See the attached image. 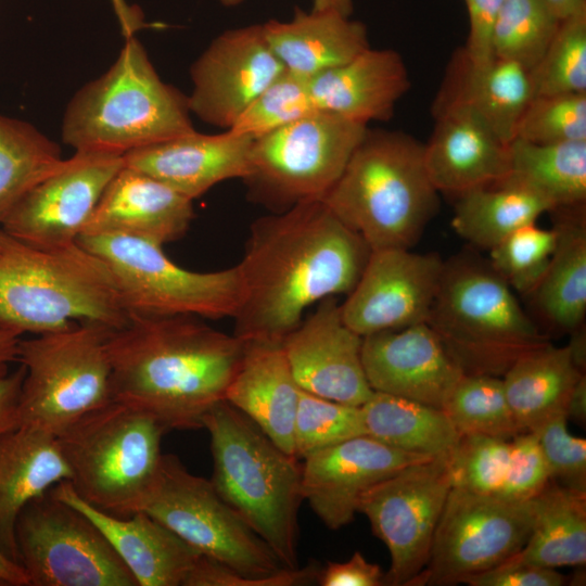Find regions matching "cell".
I'll use <instances>...</instances> for the list:
<instances>
[{
	"instance_id": "1",
	"label": "cell",
	"mask_w": 586,
	"mask_h": 586,
	"mask_svg": "<svg viewBox=\"0 0 586 586\" xmlns=\"http://www.w3.org/2000/svg\"><path fill=\"white\" fill-rule=\"evenodd\" d=\"M371 252L322 200L256 219L238 264L243 295L233 334L282 344L307 307L354 289Z\"/></svg>"
},
{
	"instance_id": "2",
	"label": "cell",
	"mask_w": 586,
	"mask_h": 586,
	"mask_svg": "<svg viewBox=\"0 0 586 586\" xmlns=\"http://www.w3.org/2000/svg\"><path fill=\"white\" fill-rule=\"evenodd\" d=\"M245 342L194 316L130 315L109 339L113 400L139 409L166 431L203 428L226 397Z\"/></svg>"
},
{
	"instance_id": "3",
	"label": "cell",
	"mask_w": 586,
	"mask_h": 586,
	"mask_svg": "<svg viewBox=\"0 0 586 586\" xmlns=\"http://www.w3.org/2000/svg\"><path fill=\"white\" fill-rule=\"evenodd\" d=\"M130 319L106 264L78 242L24 243L1 230L0 329L22 335L98 322L117 330Z\"/></svg>"
},
{
	"instance_id": "4",
	"label": "cell",
	"mask_w": 586,
	"mask_h": 586,
	"mask_svg": "<svg viewBox=\"0 0 586 586\" xmlns=\"http://www.w3.org/2000/svg\"><path fill=\"white\" fill-rule=\"evenodd\" d=\"M423 143L400 131L371 130L322 199L371 251L416 245L440 206Z\"/></svg>"
},
{
	"instance_id": "5",
	"label": "cell",
	"mask_w": 586,
	"mask_h": 586,
	"mask_svg": "<svg viewBox=\"0 0 586 586\" xmlns=\"http://www.w3.org/2000/svg\"><path fill=\"white\" fill-rule=\"evenodd\" d=\"M211 437V482L224 501L286 569H297L302 464L226 399L204 417Z\"/></svg>"
},
{
	"instance_id": "6",
	"label": "cell",
	"mask_w": 586,
	"mask_h": 586,
	"mask_svg": "<svg viewBox=\"0 0 586 586\" xmlns=\"http://www.w3.org/2000/svg\"><path fill=\"white\" fill-rule=\"evenodd\" d=\"M188 99L165 84L135 37L66 106L63 142L75 151L126 155L194 131Z\"/></svg>"
},
{
	"instance_id": "7",
	"label": "cell",
	"mask_w": 586,
	"mask_h": 586,
	"mask_svg": "<svg viewBox=\"0 0 586 586\" xmlns=\"http://www.w3.org/2000/svg\"><path fill=\"white\" fill-rule=\"evenodd\" d=\"M426 323L466 374L504 375L549 343L489 262L469 252L445 260Z\"/></svg>"
},
{
	"instance_id": "8",
	"label": "cell",
	"mask_w": 586,
	"mask_h": 586,
	"mask_svg": "<svg viewBox=\"0 0 586 586\" xmlns=\"http://www.w3.org/2000/svg\"><path fill=\"white\" fill-rule=\"evenodd\" d=\"M167 431L150 415L111 403L80 417L56 435L75 493L117 518L141 510L160 470Z\"/></svg>"
},
{
	"instance_id": "9",
	"label": "cell",
	"mask_w": 586,
	"mask_h": 586,
	"mask_svg": "<svg viewBox=\"0 0 586 586\" xmlns=\"http://www.w3.org/2000/svg\"><path fill=\"white\" fill-rule=\"evenodd\" d=\"M140 511L202 555L260 586L317 582L318 563L284 568L268 545L217 494L211 480L192 474L175 455L163 454L156 480Z\"/></svg>"
},
{
	"instance_id": "10",
	"label": "cell",
	"mask_w": 586,
	"mask_h": 586,
	"mask_svg": "<svg viewBox=\"0 0 586 586\" xmlns=\"http://www.w3.org/2000/svg\"><path fill=\"white\" fill-rule=\"evenodd\" d=\"M98 322L21 340L16 360L25 368L20 425L58 435L80 417L111 403L109 339Z\"/></svg>"
},
{
	"instance_id": "11",
	"label": "cell",
	"mask_w": 586,
	"mask_h": 586,
	"mask_svg": "<svg viewBox=\"0 0 586 586\" xmlns=\"http://www.w3.org/2000/svg\"><path fill=\"white\" fill-rule=\"evenodd\" d=\"M77 242L109 267L130 315L234 317L243 295L239 266L200 272L175 264L163 246L124 235H80Z\"/></svg>"
},
{
	"instance_id": "12",
	"label": "cell",
	"mask_w": 586,
	"mask_h": 586,
	"mask_svg": "<svg viewBox=\"0 0 586 586\" xmlns=\"http://www.w3.org/2000/svg\"><path fill=\"white\" fill-rule=\"evenodd\" d=\"M368 125L316 111L253 140L251 199L276 212L322 200L336 183Z\"/></svg>"
},
{
	"instance_id": "13",
	"label": "cell",
	"mask_w": 586,
	"mask_h": 586,
	"mask_svg": "<svg viewBox=\"0 0 586 586\" xmlns=\"http://www.w3.org/2000/svg\"><path fill=\"white\" fill-rule=\"evenodd\" d=\"M15 540L29 586H138L101 530L51 489L22 509Z\"/></svg>"
},
{
	"instance_id": "14",
	"label": "cell",
	"mask_w": 586,
	"mask_h": 586,
	"mask_svg": "<svg viewBox=\"0 0 586 586\" xmlns=\"http://www.w3.org/2000/svg\"><path fill=\"white\" fill-rule=\"evenodd\" d=\"M532 521L531 499L510 501L451 487L415 585H455L501 563L524 547Z\"/></svg>"
},
{
	"instance_id": "15",
	"label": "cell",
	"mask_w": 586,
	"mask_h": 586,
	"mask_svg": "<svg viewBox=\"0 0 586 586\" xmlns=\"http://www.w3.org/2000/svg\"><path fill=\"white\" fill-rule=\"evenodd\" d=\"M450 489L447 456H440L407 466L361 495L358 512L390 552L385 585H415Z\"/></svg>"
},
{
	"instance_id": "16",
	"label": "cell",
	"mask_w": 586,
	"mask_h": 586,
	"mask_svg": "<svg viewBox=\"0 0 586 586\" xmlns=\"http://www.w3.org/2000/svg\"><path fill=\"white\" fill-rule=\"evenodd\" d=\"M124 156L75 151L37 182L0 224L7 234L34 246L77 242Z\"/></svg>"
},
{
	"instance_id": "17",
	"label": "cell",
	"mask_w": 586,
	"mask_h": 586,
	"mask_svg": "<svg viewBox=\"0 0 586 586\" xmlns=\"http://www.w3.org/2000/svg\"><path fill=\"white\" fill-rule=\"evenodd\" d=\"M445 260L407 249L372 251L341 306L344 322L360 336L426 322Z\"/></svg>"
},
{
	"instance_id": "18",
	"label": "cell",
	"mask_w": 586,
	"mask_h": 586,
	"mask_svg": "<svg viewBox=\"0 0 586 586\" xmlns=\"http://www.w3.org/2000/svg\"><path fill=\"white\" fill-rule=\"evenodd\" d=\"M283 71L263 24L228 29L213 39L191 66L190 113L228 130Z\"/></svg>"
},
{
	"instance_id": "19",
	"label": "cell",
	"mask_w": 586,
	"mask_h": 586,
	"mask_svg": "<svg viewBox=\"0 0 586 586\" xmlns=\"http://www.w3.org/2000/svg\"><path fill=\"white\" fill-rule=\"evenodd\" d=\"M362 336L343 320L335 296L317 309L282 342L298 386L317 396L362 406L372 395L361 359Z\"/></svg>"
},
{
	"instance_id": "20",
	"label": "cell",
	"mask_w": 586,
	"mask_h": 586,
	"mask_svg": "<svg viewBox=\"0 0 586 586\" xmlns=\"http://www.w3.org/2000/svg\"><path fill=\"white\" fill-rule=\"evenodd\" d=\"M432 458L393 448L369 435L353 437L303 458V500L328 528L340 530L353 521L368 488Z\"/></svg>"
},
{
	"instance_id": "21",
	"label": "cell",
	"mask_w": 586,
	"mask_h": 586,
	"mask_svg": "<svg viewBox=\"0 0 586 586\" xmlns=\"http://www.w3.org/2000/svg\"><path fill=\"white\" fill-rule=\"evenodd\" d=\"M361 359L373 392L441 409L466 374L426 322L364 336Z\"/></svg>"
},
{
	"instance_id": "22",
	"label": "cell",
	"mask_w": 586,
	"mask_h": 586,
	"mask_svg": "<svg viewBox=\"0 0 586 586\" xmlns=\"http://www.w3.org/2000/svg\"><path fill=\"white\" fill-rule=\"evenodd\" d=\"M434 129L423 144L429 178L438 193L456 198L505 180L510 171L509 144L473 112L447 107L432 112Z\"/></svg>"
},
{
	"instance_id": "23",
	"label": "cell",
	"mask_w": 586,
	"mask_h": 586,
	"mask_svg": "<svg viewBox=\"0 0 586 586\" xmlns=\"http://www.w3.org/2000/svg\"><path fill=\"white\" fill-rule=\"evenodd\" d=\"M193 216L192 200L124 163L80 235H124L163 246L181 239Z\"/></svg>"
},
{
	"instance_id": "24",
	"label": "cell",
	"mask_w": 586,
	"mask_h": 586,
	"mask_svg": "<svg viewBox=\"0 0 586 586\" xmlns=\"http://www.w3.org/2000/svg\"><path fill=\"white\" fill-rule=\"evenodd\" d=\"M253 138L225 130H196L124 155L126 166L146 173L194 200L228 179L250 174Z\"/></svg>"
},
{
	"instance_id": "25",
	"label": "cell",
	"mask_w": 586,
	"mask_h": 586,
	"mask_svg": "<svg viewBox=\"0 0 586 586\" xmlns=\"http://www.w3.org/2000/svg\"><path fill=\"white\" fill-rule=\"evenodd\" d=\"M50 489L101 530L138 586H183L202 555L143 511L128 518L105 513L81 499L68 481Z\"/></svg>"
},
{
	"instance_id": "26",
	"label": "cell",
	"mask_w": 586,
	"mask_h": 586,
	"mask_svg": "<svg viewBox=\"0 0 586 586\" xmlns=\"http://www.w3.org/2000/svg\"><path fill=\"white\" fill-rule=\"evenodd\" d=\"M410 79L400 54L367 48L351 61L309 78L317 111L368 125L392 118Z\"/></svg>"
},
{
	"instance_id": "27",
	"label": "cell",
	"mask_w": 586,
	"mask_h": 586,
	"mask_svg": "<svg viewBox=\"0 0 586 586\" xmlns=\"http://www.w3.org/2000/svg\"><path fill=\"white\" fill-rule=\"evenodd\" d=\"M532 98L530 72L521 65L495 56L487 63L476 64L460 48L447 66L432 112L467 109L502 141L510 143Z\"/></svg>"
},
{
	"instance_id": "28",
	"label": "cell",
	"mask_w": 586,
	"mask_h": 586,
	"mask_svg": "<svg viewBox=\"0 0 586 586\" xmlns=\"http://www.w3.org/2000/svg\"><path fill=\"white\" fill-rule=\"evenodd\" d=\"M300 392L282 344L245 342L225 399L279 448L295 456L293 432Z\"/></svg>"
},
{
	"instance_id": "29",
	"label": "cell",
	"mask_w": 586,
	"mask_h": 586,
	"mask_svg": "<svg viewBox=\"0 0 586 586\" xmlns=\"http://www.w3.org/2000/svg\"><path fill=\"white\" fill-rule=\"evenodd\" d=\"M71 479L56 436L18 425L0 434V552L18 564L16 520L34 498Z\"/></svg>"
},
{
	"instance_id": "30",
	"label": "cell",
	"mask_w": 586,
	"mask_h": 586,
	"mask_svg": "<svg viewBox=\"0 0 586 586\" xmlns=\"http://www.w3.org/2000/svg\"><path fill=\"white\" fill-rule=\"evenodd\" d=\"M285 71L305 78L340 66L370 47L364 23L331 10L296 9L289 21L263 24Z\"/></svg>"
},
{
	"instance_id": "31",
	"label": "cell",
	"mask_w": 586,
	"mask_h": 586,
	"mask_svg": "<svg viewBox=\"0 0 586 586\" xmlns=\"http://www.w3.org/2000/svg\"><path fill=\"white\" fill-rule=\"evenodd\" d=\"M557 244L536 288L527 295L540 324L558 333L584 327L586 315L585 205L559 208Z\"/></svg>"
},
{
	"instance_id": "32",
	"label": "cell",
	"mask_w": 586,
	"mask_h": 586,
	"mask_svg": "<svg viewBox=\"0 0 586 586\" xmlns=\"http://www.w3.org/2000/svg\"><path fill=\"white\" fill-rule=\"evenodd\" d=\"M583 374L568 345L556 347L549 342L518 358L501 379L520 431L533 432L565 412L569 396Z\"/></svg>"
},
{
	"instance_id": "33",
	"label": "cell",
	"mask_w": 586,
	"mask_h": 586,
	"mask_svg": "<svg viewBox=\"0 0 586 586\" xmlns=\"http://www.w3.org/2000/svg\"><path fill=\"white\" fill-rule=\"evenodd\" d=\"M532 500L530 536L517 555L544 568L586 563V492L549 482Z\"/></svg>"
},
{
	"instance_id": "34",
	"label": "cell",
	"mask_w": 586,
	"mask_h": 586,
	"mask_svg": "<svg viewBox=\"0 0 586 586\" xmlns=\"http://www.w3.org/2000/svg\"><path fill=\"white\" fill-rule=\"evenodd\" d=\"M552 209L540 194L505 179L457 196L451 227L472 246L491 251L510 233L535 224Z\"/></svg>"
},
{
	"instance_id": "35",
	"label": "cell",
	"mask_w": 586,
	"mask_h": 586,
	"mask_svg": "<svg viewBox=\"0 0 586 586\" xmlns=\"http://www.w3.org/2000/svg\"><path fill=\"white\" fill-rule=\"evenodd\" d=\"M361 409L367 435L407 453L447 456L459 438L443 409L416 400L373 392Z\"/></svg>"
},
{
	"instance_id": "36",
	"label": "cell",
	"mask_w": 586,
	"mask_h": 586,
	"mask_svg": "<svg viewBox=\"0 0 586 586\" xmlns=\"http://www.w3.org/2000/svg\"><path fill=\"white\" fill-rule=\"evenodd\" d=\"M509 152L506 179L540 194L552 211L585 205L586 140L540 144L515 138Z\"/></svg>"
},
{
	"instance_id": "37",
	"label": "cell",
	"mask_w": 586,
	"mask_h": 586,
	"mask_svg": "<svg viewBox=\"0 0 586 586\" xmlns=\"http://www.w3.org/2000/svg\"><path fill=\"white\" fill-rule=\"evenodd\" d=\"M62 161L60 146L35 126L0 115V224Z\"/></svg>"
},
{
	"instance_id": "38",
	"label": "cell",
	"mask_w": 586,
	"mask_h": 586,
	"mask_svg": "<svg viewBox=\"0 0 586 586\" xmlns=\"http://www.w3.org/2000/svg\"><path fill=\"white\" fill-rule=\"evenodd\" d=\"M443 410L459 434L511 441L522 433L508 404L500 377L463 374Z\"/></svg>"
},
{
	"instance_id": "39",
	"label": "cell",
	"mask_w": 586,
	"mask_h": 586,
	"mask_svg": "<svg viewBox=\"0 0 586 586\" xmlns=\"http://www.w3.org/2000/svg\"><path fill=\"white\" fill-rule=\"evenodd\" d=\"M560 21L547 0H504L493 31V55L530 72L546 52Z\"/></svg>"
},
{
	"instance_id": "40",
	"label": "cell",
	"mask_w": 586,
	"mask_h": 586,
	"mask_svg": "<svg viewBox=\"0 0 586 586\" xmlns=\"http://www.w3.org/2000/svg\"><path fill=\"white\" fill-rule=\"evenodd\" d=\"M530 78L533 97L586 93V10L561 18Z\"/></svg>"
},
{
	"instance_id": "41",
	"label": "cell",
	"mask_w": 586,
	"mask_h": 586,
	"mask_svg": "<svg viewBox=\"0 0 586 586\" xmlns=\"http://www.w3.org/2000/svg\"><path fill=\"white\" fill-rule=\"evenodd\" d=\"M361 435H367L361 406L330 400L301 388L293 432L298 459Z\"/></svg>"
},
{
	"instance_id": "42",
	"label": "cell",
	"mask_w": 586,
	"mask_h": 586,
	"mask_svg": "<svg viewBox=\"0 0 586 586\" xmlns=\"http://www.w3.org/2000/svg\"><path fill=\"white\" fill-rule=\"evenodd\" d=\"M557 238L555 227L525 225L488 251V262L513 291L527 296L545 275Z\"/></svg>"
},
{
	"instance_id": "43",
	"label": "cell",
	"mask_w": 586,
	"mask_h": 586,
	"mask_svg": "<svg viewBox=\"0 0 586 586\" xmlns=\"http://www.w3.org/2000/svg\"><path fill=\"white\" fill-rule=\"evenodd\" d=\"M316 111L309 78L284 69L228 130L256 139Z\"/></svg>"
},
{
	"instance_id": "44",
	"label": "cell",
	"mask_w": 586,
	"mask_h": 586,
	"mask_svg": "<svg viewBox=\"0 0 586 586\" xmlns=\"http://www.w3.org/2000/svg\"><path fill=\"white\" fill-rule=\"evenodd\" d=\"M510 441L473 434H459L447 455L451 487L496 495L508 466Z\"/></svg>"
},
{
	"instance_id": "45",
	"label": "cell",
	"mask_w": 586,
	"mask_h": 586,
	"mask_svg": "<svg viewBox=\"0 0 586 586\" xmlns=\"http://www.w3.org/2000/svg\"><path fill=\"white\" fill-rule=\"evenodd\" d=\"M515 138L540 144L586 140V93L533 97Z\"/></svg>"
},
{
	"instance_id": "46",
	"label": "cell",
	"mask_w": 586,
	"mask_h": 586,
	"mask_svg": "<svg viewBox=\"0 0 586 586\" xmlns=\"http://www.w3.org/2000/svg\"><path fill=\"white\" fill-rule=\"evenodd\" d=\"M566 413H558L533 431L547 461L551 481L586 492V441L573 436Z\"/></svg>"
},
{
	"instance_id": "47",
	"label": "cell",
	"mask_w": 586,
	"mask_h": 586,
	"mask_svg": "<svg viewBox=\"0 0 586 586\" xmlns=\"http://www.w3.org/2000/svg\"><path fill=\"white\" fill-rule=\"evenodd\" d=\"M551 481L547 461L534 432H522L510 441L507 470L496 496L527 501Z\"/></svg>"
},
{
	"instance_id": "48",
	"label": "cell",
	"mask_w": 586,
	"mask_h": 586,
	"mask_svg": "<svg viewBox=\"0 0 586 586\" xmlns=\"http://www.w3.org/2000/svg\"><path fill=\"white\" fill-rule=\"evenodd\" d=\"M471 586H561L565 577L556 569L535 565L514 555L501 563L464 577Z\"/></svg>"
},
{
	"instance_id": "49",
	"label": "cell",
	"mask_w": 586,
	"mask_h": 586,
	"mask_svg": "<svg viewBox=\"0 0 586 586\" xmlns=\"http://www.w3.org/2000/svg\"><path fill=\"white\" fill-rule=\"evenodd\" d=\"M464 2L469 20V34L462 49L471 62L487 63L494 58L493 31L504 0H464Z\"/></svg>"
},
{
	"instance_id": "50",
	"label": "cell",
	"mask_w": 586,
	"mask_h": 586,
	"mask_svg": "<svg viewBox=\"0 0 586 586\" xmlns=\"http://www.w3.org/2000/svg\"><path fill=\"white\" fill-rule=\"evenodd\" d=\"M317 582L321 586H382L385 573L369 562L359 551L344 562H328L320 569Z\"/></svg>"
},
{
	"instance_id": "51",
	"label": "cell",
	"mask_w": 586,
	"mask_h": 586,
	"mask_svg": "<svg viewBox=\"0 0 586 586\" xmlns=\"http://www.w3.org/2000/svg\"><path fill=\"white\" fill-rule=\"evenodd\" d=\"M24 377L23 365L0 377V434L20 425L18 405Z\"/></svg>"
},
{
	"instance_id": "52",
	"label": "cell",
	"mask_w": 586,
	"mask_h": 586,
	"mask_svg": "<svg viewBox=\"0 0 586 586\" xmlns=\"http://www.w3.org/2000/svg\"><path fill=\"white\" fill-rule=\"evenodd\" d=\"M118 18L122 31L126 37L135 36V33L144 26L142 12L126 0H110Z\"/></svg>"
},
{
	"instance_id": "53",
	"label": "cell",
	"mask_w": 586,
	"mask_h": 586,
	"mask_svg": "<svg viewBox=\"0 0 586 586\" xmlns=\"http://www.w3.org/2000/svg\"><path fill=\"white\" fill-rule=\"evenodd\" d=\"M566 417L573 418L579 424L586 421V374L575 383L565 408Z\"/></svg>"
},
{
	"instance_id": "54",
	"label": "cell",
	"mask_w": 586,
	"mask_h": 586,
	"mask_svg": "<svg viewBox=\"0 0 586 586\" xmlns=\"http://www.w3.org/2000/svg\"><path fill=\"white\" fill-rule=\"evenodd\" d=\"M21 335L0 329V377L9 372V366L17 357V345Z\"/></svg>"
},
{
	"instance_id": "55",
	"label": "cell",
	"mask_w": 586,
	"mask_h": 586,
	"mask_svg": "<svg viewBox=\"0 0 586 586\" xmlns=\"http://www.w3.org/2000/svg\"><path fill=\"white\" fill-rule=\"evenodd\" d=\"M0 586H29L22 566L0 552Z\"/></svg>"
},
{
	"instance_id": "56",
	"label": "cell",
	"mask_w": 586,
	"mask_h": 586,
	"mask_svg": "<svg viewBox=\"0 0 586 586\" xmlns=\"http://www.w3.org/2000/svg\"><path fill=\"white\" fill-rule=\"evenodd\" d=\"M226 7H234L243 0H219ZM314 10H331L351 16L353 0H313Z\"/></svg>"
},
{
	"instance_id": "57",
	"label": "cell",
	"mask_w": 586,
	"mask_h": 586,
	"mask_svg": "<svg viewBox=\"0 0 586 586\" xmlns=\"http://www.w3.org/2000/svg\"><path fill=\"white\" fill-rule=\"evenodd\" d=\"M571 341L568 344L575 366L585 373L586 368V337L585 327L571 333Z\"/></svg>"
},
{
	"instance_id": "58",
	"label": "cell",
	"mask_w": 586,
	"mask_h": 586,
	"mask_svg": "<svg viewBox=\"0 0 586 586\" xmlns=\"http://www.w3.org/2000/svg\"><path fill=\"white\" fill-rule=\"evenodd\" d=\"M559 17L564 18L586 10V0H547Z\"/></svg>"
},
{
	"instance_id": "59",
	"label": "cell",
	"mask_w": 586,
	"mask_h": 586,
	"mask_svg": "<svg viewBox=\"0 0 586 586\" xmlns=\"http://www.w3.org/2000/svg\"><path fill=\"white\" fill-rule=\"evenodd\" d=\"M0 240H1V229H0Z\"/></svg>"
}]
</instances>
